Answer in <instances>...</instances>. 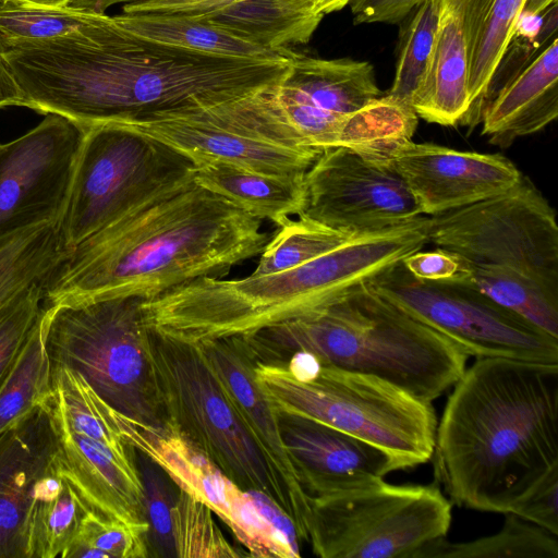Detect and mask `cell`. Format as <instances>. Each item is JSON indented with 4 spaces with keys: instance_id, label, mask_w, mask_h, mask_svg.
<instances>
[{
    "instance_id": "1",
    "label": "cell",
    "mask_w": 558,
    "mask_h": 558,
    "mask_svg": "<svg viewBox=\"0 0 558 558\" xmlns=\"http://www.w3.org/2000/svg\"><path fill=\"white\" fill-rule=\"evenodd\" d=\"M1 54L27 108L62 116L81 129L267 88L282 81L291 60L169 46L132 33L106 12L71 34Z\"/></svg>"
},
{
    "instance_id": "2",
    "label": "cell",
    "mask_w": 558,
    "mask_h": 558,
    "mask_svg": "<svg viewBox=\"0 0 558 558\" xmlns=\"http://www.w3.org/2000/svg\"><path fill=\"white\" fill-rule=\"evenodd\" d=\"M260 221L192 182L69 251L44 284L43 308L150 300L199 277L222 278L262 253L270 235Z\"/></svg>"
},
{
    "instance_id": "3",
    "label": "cell",
    "mask_w": 558,
    "mask_h": 558,
    "mask_svg": "<svg viewBox=\"0 0 558 558\" xmlns=\"http://www.w3.org/2000/svg\"><path fill=\"white\" fill-rule=\"evenodd\" d=\"M437 422V481L451 504L510 513L558 470V364L480 357Z\"/></svg>"
},
{
    "instance_id": "4",
    "label": "cell",
    "mask_w": 558,
    "mask_h": 558,
    "mask_svg": "<svg viewBox=\"0 0 558 558\" xmlns=\"http://www.w3.org/2000/svg\"><path fill=\"white\" fill-rule=\"evenodd\" d=\"M418 248L408 225L351 236L291 269L226 280L204 276L142 303L154 331L202 343L251 336L319 312L386 272Z\"/></svg>"
},
{
    "instance_id": "5",
    "label": "cell",
    "mask_w": 558,
    "mask_h": 558,
    "mask_svg": "<svg viewBox=\"0 0 558 558\" xmlns=\"http://www.w3.org/2000/svg\"><path fill=\"white\" fill-rule=\"evenodd\" d=\"M243 337L259 362L282 364L306 352L322 364L377 376L427 402L457 383L468 359L368 283L319 312Z\"/></svg>"
},
{
    "instance_id": "6",
    "label": "cell",
    "mask_w": 558,
    "mask_h": 558,
    "mask_svg": "<svg viewBox=\"0 0 558 558\" xmlns=\"http://www.w3.org/2000/svg\"><path fill=\"white\" fill-rule=\"evenodd\" d=\"M255 374L276 412L360 438L386 452L396 471L432 459L438 422L432 403L388 380L326 364L310 379L259 361Z\"/></svg>"
},
{
    "instance_id": "7",
    "label": "cell",
    "mask_w": 558,
    "mask_h": 558,
    "mask_svg": "<svg viewBox=\"0 0 558 558\" xmlns=\"http://www.w3.org/2000/svg\"><path fill=\"white\" fill-rule=\"evenodd\" d=\"M141 298L43 308L51 365L81 374L116 411L136 422L166 423L151 361V329Z\"/></svg>"
},
{
    "instance_id": "8",
    "label": "cell",
    "mask_w": 558,
    "mask_h": 558,
    "mask_svg": "<svg viewBox=\"0 0 558 558\" xmlns=\"http://www.w3.org/2000/svg\"><path fill=\"white\" fill-rule=\"evenodd\" d=\"M278 85L110 123L161 142L196 166L226 163L304 178L323 148L313 146L291 125L277 98Z\"/></svg>"
},
{
    "instance_id": "9",
    "label": "cell",
    "mask_w": 558,
    "mask_h": 558,
    "mask_svg": "<svg viewBox=\"0 0 558 558\" xmlns=\"http://www.w3.org/2000/svg\"><path fill=\"white\" fill-rule=\"evenodd\" d=\"M196 165L168 145L114 123L82 129L57 223L69 252L149 202L194 182Z\"/></svg>"
},
{
    "instance_id": "10",
    "label": "cell",
    "mask_w": 558,
    "mask_h": 558,
    "mask_svg": "<svg viewBox=\"0 0 558 558\" xmlns=\"http://www.w3.org/2000/svg\"><path fill=\"white\" fill-rule=\"evenodd\" d=\"M151 361L166 423L242 490H259L291 518L289 497L241 423L198 344L151 329Z\"/></svg>"
},
{
    "instance_id": "11",
    "label": "cell",
    "mask_w": 558,
    "mask_h": 558,
    "mask_svg": "<svg viewBox=\"0 0 558 558\" xmlns=\"http://www.w3.org/2000/svg\"><path fill=\"white\" fill-rule=\"evenodd\" d=\"M452 504L430 485H393L383 480L311 497L303 541L322 558H412L445 537Z\"/></svg>"
},
{
    "instance_id": "12",
    "label": "cell",
    "mask_w": 558,
    "mask_h": 558,
    "mask_svg": "<svg viewBox=\"0 0 558 558\" xmlns=\"http://www.w3.org/2000/svg\"><path fill=\"white\" fill-rule=\"evenodd\" d=\"M427 235L474 265L512 268L558 290L556 213L523 174L502 193L428 216Z\"/></svg>"
},
{
    "instance_id": "13",
    "label": "cell",
    "mask_w": 558,
    "mask_h": 558,
    "mask_svg": "<svg viewBox=\"0 0 558 558\" xmlns=\"http://www.w3.org/2000/svg\"><path fill=\"white\" fill-rule=\"evenodd\" d=\"M368 287L468 356L558 364V338L466 284L421 280L399 263Z\"/></svg>"
},
{
    "instance_id": "14",
    "label": "cell",
    "mask_w": 558,
    "mask_h": 558,
    "mask_svg": "<svg viewBox=\"0 0 558 558\" xmlns=\"http://www.w3.org/2000/svg\"><path fill=\"white\" fill-rule=\"evenodd\" d=\"M422 216L398 173L342 146L326 147L304 175L299 217L351 235Z\"/></svg>"
},
{
    "instance_id": "15",
    "label": "cell",
    "mask_w": 558,
    "mask_h": 558,
    "mask_svg": "<svg viewBox=\"0 0 558 558\" xmlns=\"http://www.w3.org/2000/svg\"><path fill=\"white\" fill-rule=\"evenodd\" d=\"M82 129L47 113L32 130L0 143V236L41 222L58 223Z\"/></svg>"
},
{
    "instance_id": "16",
    "label": "cell",
    "mask_w": 558,
    "mask_h": 558,
    "mask_svg": "<svg viewBox=\"0 0 558 558\" xmlns=\"http://www.w3.org/2000/svg\"><path fill=\"white\" fill-rule=\"evenodd\" d=\"M118 420L126 442L158 464L180 490L206 505L248 556L290 558L247 493L174 427L143 424L119 412Z\"/></svg>"
},
{
    "instance_id": "17",
    "label": "cell",
    "mask_w": 558,
    "mask_h": 558,
    "mask_svg": "<svg viewBox=\"0 0 558 558\" xmlns=\"http://www.w3.org/2000/svg\"><path fill=\"white\" fill-rule=\"evenodd\" d=\"M389 166L403 180L424 216L440 215L502 193L522 174L499 154L412 141L392 153Z\"/></svg>"
},
{
    "instance_id": "18",
    "label": "cell",
    "mask_w": 558,
    "mask_h": 558,
    "mask_svg": "<svg viewBox=\"0 0 558 558\" xmlns=\"http://www.w3.org/2000/svg\"><path fill=\"white\" fill-rule=\"evenodd\" d=\"M198 345L241 423L282 484L291 504V519L302 539L311 496L303 488L294 460L284 444L278 414L256 380L255 355L242 336L205 341Z\"/></svg>"
},
{
    "instance_id": "19",
    "label": "cell",
    "mask_w": 558,
    "mask_h": 558,
    "mask_svg": "<svg viewBox=\"0 0 558 558\" xmlns=\"http://www.w3.org/2000/svg\"><path fill=\"white\" fill-rule=\"evenodd\" d=\"M48 414L57 439L59 472L85 502L109 518L148 527L135 449L120 450Z\"/></svg>"
},
{
    "instance_id": "20",
    "label": "cell",
    "mask_w": 558,
    "mask_h": 558,
    "mask_svg": "<svg viewBox=\"0 0 558 558\" xmlns=\"http://www.w3.org/2000/svg\"><path fill=\"white\" fill-rule=\"evenodd\" d=\"M57 465V439L43 403L0 435V558H29L36 489Z\"/></svg>"
},
{
    "instance_id": "21",
    "label": "cell",
    "mask_w": 558,
    "mask_h": 558,
    "mask_svg": "<svg viewBox=\"0 0 558 558\" xmlns=\"http://www.w3.org/2000/svg\"><path fill=\"white\" fill-rule=\"evenodd\" d=\"M284 444L311 496L359 488L396 471L381 449L323 423L279 413Z\"/></svg>"
},
{
    "instance_id": "22",
    "label": "cell",
    "mask_w": 558,
    "mask_h": 558,
    "mask_svg": "<svg viewBox=\"0 0 558 558\" xmlns=\"http://www.w3.org/2000/svg\"><path fill=\"white\" fill-rule=\"evenodd\" d=\"M558 116V40L546 47L487 100L481 119L482 135L507 148L535 134Z\"/></svg>"
},
{
    "instance_id": "23",
    "label": "cell",
    "mask_w": 558,
    "mask_h": 558,
    "mask_svg": "<svg viewBox=\"0 0 558 558\" xmlns=\"http://www.w3.org/2000/svg\"><path fill=\"white\" fill-rule=\"evenodd\" d=\"M368 61L324 59L292 51L290 66L277 87L280 104L345 114L381 96Z\"/></svg>"
},
{
    "instance_id": "24",
    "label": "cell",
    "mask_w": 558,
    "mask_h": 558,
    "mask_svg": "<svg viewBox=\"0 0 558 558\" xmlns=\"http://www.w3.org/2000/svg\"><path fill=\"white\" fill-rule=\"evenodd\" d=\"M411 105L418 118L446 126L463 124L471 108L464 32L458 15L442 5L430 62Z\"/></svg>"
},
{
    "instance_id": "25",
    "label": "cell",
    "mask_w": 558,
    "mask_h": 558,
    "mask_svg": "<svg viewBox=\"0 0 558 558\" xmlns=\"http://www.w3.org/2000/svg\"><path fill=\"white\" fill-rule=\"evenodd\" d=\"M194 182L216 193L251 216L278 227L299 215L304 204V178L260 173L226 163L195 168Z\"/></svg>"
},
{
    "instance_id": "26",
    "label": "cell",
    "mask_w": 558,
    "mask_h": 558,
    "mask_svg": "<svg viewBox=\"0 0 558 558\" xmlns=\"http://www.w3.org/2000/svg\"><path fill=\"white\" fill-rule=\"evenodd\" d=\"M114 17L126 29L147 39L211 56L277 60L289 58L292 52L291 48L264 47L205 20L122 12Z\"/></svg>"
},
{
    "instance_id": "27",
    "label": "cell",
    "mask_w": 558,
    "mask_h": 558,
    "mask_svg": "<svg viewBox=\"0 0 558 558\" xmlns=\"http://www.w3.org/2000/svg\"><path fill=\"white\" fill-rule=\"evenodd\" d=\"M417 122L410 101L383 94L345 114L332 147H347L374 163L390 167L392 153L412 141Z\"/></svg>"
},
{
    "instance_id": "28",
    "label": "cell",
    "mask_w": 558,
    "mask_h": 558,
    "mask_svg": "<svg viewBox=\"0 0 558 558\" xmlns=\"http://www.w3.org/2000/svg\"><path fill=\"white\" fill-rule=\"evenodd\" d=\"M66 253L54 222L0 236V311L31 286L45 284Z\"/></svg>"
},
{
    "instance_id": "29",
    "label": "cell",
    "mask_w": 558,
    "mask_h": 558,
    "mask_svg": "<svg viewBox=\"0 0 558 558\" xmlns=\"http://www.w3.org/2000/svg\"><path fill=\"white\" fill-rule=\"evenodd\" d=\"M88 508L57 465L41 478L36 489L29 525V558L61 557Z\"/></svg>"
},
{
    "instance_id": "30",
    "label": "cell",
    "mask_w": 558,
    "mask_h": 558,
    "mask_svg": "<svg viewBox=\"0 0 558 558\" xmlns=\"http://www.w3.org/2000/svg\"><path fill=\"white\" fill-rule=\"evenodd\" d=\"M502 527L495 534L469 542L434 539L412 558H558L557 535L521 519L505 513Z\"/></svg>"
},
{
    "instance_id": "31",
    "label": "cell",
    "mask_w": 558,
    "mask_h": 558,
    "mask_svg": "<svg viewBox=\"0 0 558 558\" xmlns=\"http://www.w3.org/2000/svg\"><path fill=\"white\" fill-rule=\"evenodd\" d=\"M464 284L558 338V290L512 268L474 264Z\"/></svg>"
},
{
    "instance_id": "32",
    "label": "cell",
    "mask_w": 558,
    "mask_h": 558,
    "mask_svg": "<svg viewBox=\"0 0 558 558\" xmlns=\"http://www.w3.org/2000/svg\"><path fill=\"white\" fill-rule=\"evenodd\" d=\"M51 363L43 311L0 387V435L41 404L50 391Z\"/></svg>"
},
{
    "instance_id": "33",
    "label": "cell",
    "mask_w": 558,
    "mask_h": 558,
    "mask_svg": "<svg viewBox=\"0 0 558 558\" xmlns=\"http://www.w3.org/2000/svg\"><path fill=\"white\" fill-rule=\"evenodd\" d=\"M526 0H495L469 57L471 108L463 125L480 122L489 86L517 33Z\"/></svg>"
},
{
    "instance_id": "34",
    "label": "cell",
    "mask_w": 558,
    "mask_h": 558,
    "mask_svg": "<svg viewBox=\"0 0 558 558\" xmlns=\"http://www.w3.org/2000/svg\"><path fill=\"white\" fill-rule=\"evenodd\" d=\"M98 11L46 8L19 1L0 3V53L71 34L90 24Z\"/></svg>"
},
{
    "instance_id": "35",
    "label": "cell",
    "mask_w": 558,
    "mask_h": 558,
    "mask_svg": "<svg viewBox=\"0 0 558 558\" xmlns=\"http://www.w3.org/2000/svg\"><path fill=\"white\" fill-rule=\"evenodd\" d=\"M440 10L439 0H421L401 22L396 72L389 94L411 102L430 62Z\"/></svg>"
},
{
    "instance_id": "36",
    "label": "cell",
    "mask_w": 558,
    "mask_h": 558,
    "mask_svg": "<svg viewBox=\"0 0 558 558\" xmlns=\"http://www.w3.org/2000/svg\"><path fill=\"white\" fill-rule=\"evenodd\" d=\"M351 236L306 218H290L267 242L251 275L262 276L294 268L336 248Z\"/></svg>"
},
{
    "instance_id": "37",
    "label": "cell",
    "mask_w": 558,
    "mask_h": 558,
    "mask_svg": "<svg viewBox=\"0 0 558 558\" xmlns=\"http://www.w3.org/2000/svg\"><path fill=\"white\" fill-rule=\"evenodd\" d=\"M148 527L109 518L90 507L61 558H147Z\"/></svg>"
},
{
    "instance_id": "38",
    "label": "cell",
    "mask_w": 558,
    "mask_h": 558,
    "mask_svg": "<svg viewBox=\"0 0 558 558\" xmlns=\"http://www.w3.org/2000/svg\"><path fill=\"white\" fill-rule=\"evenodd\" d=\"M214 512L183 490L172 508V536L175 557L236 558L247 556L239 551L222 534L214 520Z\"/></svg>"
},
{
    "instance_id": "39",
    "label": "cell",
    "mask_w": 558,
    "mask_h": 558,
    "mask_svg": "<svg viewBox=\"0 0 558 558\" xmlns=\"http://www.w3.org/2000/svg\"><path fill=\"white\" fill-rule=\"evenodd\" d=\"M136 464L144 490L150 556L175 557L171 514L179 488H173L177 485L168 474L140 451Z\"/></svg>"
},
{
    "instance_id": "40",
    "label": "cell",
    "mask_w": 558,
    "mask_h": 558,
    "mask_svg": "<svg viewBox=\"0 0 558 558\" xmlns=\"http://www.w3.org/2000/svg\"><path fill=\"white\" fill-rule=\"evenodd\" d=\"M44 283H36L0 311V387L43 311Z\"/></svg>"
},
{
    "instance_id": "41",
    "label": "cell",
    "mask_w": 558,
    "mask_h": 558,
    "mask_svg": "<svg viewBox=\"0 0 558 558\" xmlns=\"http://www.w3.org/2000/svg\"><path fill=\"white\" fill-rule=\"evenodd\" d=\"M401 263L417 279L459 284L468 281L472 268V263L463 256L441 247L433 251L418 250Z\"/></svg>"
},
{
    "instance_id": "42",
    "label": "cell",
    "mask_w": 558,
    "mask_h": 558,
    "mask_svg": "<svg viewBox=\"0 0 558 558\" xmlns=\"http://www.w3.org/2000/svg\"><path fill=\"white\" fill-rule=\"evenodd\" d=\"M510 513L558 535V470L548 474Z\"/></svg>"
},
{
    "instance_id": "43",
    "label": "cell",
    "mask_w": 558,
    "mask_h": 558,
    "mask_svg": "<svg viewBox=\"0 0 558 558\" xmlns=\"http://www.w3.org/2000/svg\"><path fill=\"white\" fill-rule=\"evenodd\" d=\"M246 0H147L122 5V13L180 16L205 20Z\"/></svg>"
},
{
    "instance_id": "44",
    "label": "cell",
    "mask_w": 558,
    "mask_h": 558,
    "mask_svg": "<svg viewBox=\"0 0 558 558\" xmlns=\"http://www.w3.org/2000/svg\"><path fill=\"white\" fill-rule=\"evenodd\" d=\"M257 511L269 524L276 538L286 547L291 558H299V536L292 519L268 495L259 490H246Z\"/></svg>"
},
{
    "instance_id": "45",
    "label": "cell",
    "mask_w": 558,
    "mask_h": 558,
    "mask_svg": "<svg viewBox=\"0 0 558 558\" xmlns=\"http://www.w3.org/2000/svg\"><path fill=\"white\" fill-rule=\"evenodd\" d=\"M421 0H351L354 24H399Z\"/></svg>"
},
{
    "instance_id": "46",
    "label": "cell",
    "mask_w": 558,
    "mask_h": 558,
    "mask_svg": "<svg viewBox=\"0 0 558 558\" xmlns=\"http://www.w3.org/2000/svg\"><path fill=\"white\" fill-rule=\"evenodd\" d=\"M456 13L461 22L468 56L474 50L495 0H439Z\"/></svg>"
},
{
    "instance_id": "47",
    "label": "cell",
    "mask_w": 558,
    "mask_h": 558,
    "mask_svg": "<svg viewBox=\"0 0 558 558\" xmlns=\"http://www.w3.org/2000/svg\"><path fill=\"white\" fill-rule=\"evenodd\" d=\"M16 106L26 107V99L13 72L0 53V109Z\"/></svg>"
},
{
    "instance_id": "48",
    "label": "cell",
    "mask_w": 558,
    "mask_h": 558,
    "mask_svg": "<svg viewBox=\"0 0 558 558\" xmlns=\"http://www.w3.org/2000/svg\"><path fill=\"white\" fill-rule=\"evenodd\" d=\"M95 0H20L19 2L34 5V7H46V8H75L94 10ZM95 11V10H94Z\"/></svg>"
},
{
    "instance_id": "49",
    "label": "cell",
    "mask_w": 558,
    "mask_h": 558,
    "mask_svg": "<svg viewBox=\"0 0 558 558\" xmlns=\"http://www.w3.org/2000/svg\"><path fill=\"white\" fill-rule=\"evenodd\" d=\"M351 0H313L315 10L322 16L341 11Z\"/></svg>"
},
{
    "instance_id": "50",
    "label": "cell",
    "mask_w": 558,
    "mask_h": 558,
    "mask_svg": "<svg viewBox=\"0 0 558 558\" xmlns=\"http://www.w3.org/2000/svg\"><path fill=\"white\" fill-rule=\"evenodd\" d=\"M556 2L557 0H526L522 15L541 16Z\"/></svg>"
},
{
    "instance_id": "51",
    "label": "cell",
    "mask_w": 558,
    "mask_h": 558,
    "mask_svg": "<svg viewBox=\"0 0 558 558\" xmlns=\"http://www.w3.org/2000/svg\"><path fill=\"white\" fill-rule=\"evenodd\" d=\"M147 0H95L94 1V10L98 12H106L108 8L116 4H130L137 3Z\"/></svg>"
},
{
    "instance_id": "52",
    "label": "cell",
    "mask_w": 558,
    "mask_h": 558,
    "mask_svg": "<svg viewBox=\"0 0 558 558\" xmlns=\"http://www.w3.org/2000/svg\"><path fill=\"white\" fill-rule=\"evenodd\" d=\"M8 1H20V0H0V3H4V2H8Z\"/></svg>"
}]
</instances>
